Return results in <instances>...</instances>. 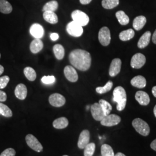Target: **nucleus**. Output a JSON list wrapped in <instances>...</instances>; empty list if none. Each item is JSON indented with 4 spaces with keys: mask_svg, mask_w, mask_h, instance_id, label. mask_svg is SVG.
Here are the masks:
<instances>
[{
    "mask_svg": "<svg viewBox=\"0 0 156 156\" xmlns=\"http://www.w3.org/2000/svg\"><path fill=\"white\" fill-rule=\"evenodd\" d=\"M152 41H153V42L154 44H156V30H155L154 33H153V35Z\"/></svg>",
    "mask_w": 156,
    "mask_h": 156,
    "instance_id": "37998d69",
    "label": "nucleus"
},
{
    "mask_svg": "<svg viewBox=\"0 0 156 156\" xmlns=\"http://www.w3.org/2000/svg\"><path fill=\"white\" fill-rule=\"evenodd\" d=\"M50 39H51L53 41H56L59 38V35L57 33H51L50 34Z\"/></svg>",
    "mask_w": 156,
    "mask_h": 156,
    "instance_id": "ea45409f",
    "label": "nucleus"
},
{
    "mask_svg": "<svg viewBox=\"0 0 156 156\" xmlns=\"http://www.w3.org/2000/svg\"><path fill=\"white\" fill-rule=\"evenodd\" d=\"M131 84L134 87L139 89H142L145 87V86H146V80L142 76H136L131 79Z\"/></svg>",
    "mask_w": 156,
    "mask_h": 156,
    "instance_id": "a211bd4d",
    "label": "nucleus"
},
{
    "mask_svg": "<svg viewBox=\"0 0 156 156\" xmlns=\"http://www.w3.org/2000/svg\"><path fill=\"white\" fill-rule=\"evenodd\" d=\"M146 62V57L142 53H136L133 56L131 60V66L133 68L139 69L143 67Z\"/></svg>",
    "mask_w": 156,
    "mask_h": 156,
    "instance_id": "9b49d317",
    "label": "nucleus"
},
{
    "mask_svg": "<svg viewBox=\"0 0 156 156\" xmlns=\"http://www.w3.org/2000/svg\"><path fill=\"white\" fill-rule=\"evenodd\" d=\"M10 80L8 76H4L0 78V89H3L7 86Z\"/></svg>",
    "mask_w": 156,
    "mask_h": 156,
    "instance_id": "e433bc0d",
    "label": "nucleus"
},
{
    "mask_svg": "<svg viewBox=\"0 0 156 156\" xmlns=\"http://www.w3.org/2000/svg\"><path fill=\"white\" fill-rule=\"evenodd\" d=\"M15 94L18 99L20 100H25L27 95V87L24 84H19L15 90Z\"/></svg>",
    "mask_w": 156,
    "mask_h": 156,
    "instance_id": "f3484780",
    "label": "nucleus"
},
{
    "mask_svg": "<svg viewBox=\"0 0 156 156\" xmlns=\"http://www.w3.org/2000/svg\"><path fill=\"white\" fill-rule=\"evenodd\" d=\"M64 73L66 78L71 82H76L78 80V73L75 69L70 66L65 67Z\"/></svg>",
    "mask_w": 156,
    "mask_h": 156,
    "instance_id": "4468645a",
    "label": "nucleus"
},
{
    "mask_svg": "<svg viewBox=\"0 0 156 156\" xmlns=\"http://www.w3.org/2000/svg\"><path fill=\"white\" fill-rule=\"evenodd\" d=\"M119 4V0H102V6L106 9H111L116 7Z\"/></svg>",
    "mask_w": 156,
    "mask_h": 156,
    "instance_id": "c756f323",
    "label": "nucleus"
},
{
    "mask_svg": "<svg viewBox=\"0 0 156 156\" xmlns=\"http://www.w3.org/2000/svg\"><path fill=\"white\" fill-rule=\"evenodd\" d=\"M113 82L112 81H108L107 83L103 87H98L96 88V91L98 94H104L106 93L107 92L109 91L112 89L113 87Z\"/></svg>",
    "mask_w": 156,
    "mask_h": 156,
    "instance_id": "72a5a7b5",
    "label": "nucleus"
},
{
    "mask_svg": "<svg viewBox=\"0 0 156 156\" xmlns=\"http://www.w3.org/2000/svg\"><path fill=\"white\" fill-rule=\"evenodd\" d=\"M67 31L68 33L73 37H79L83 33V29L82 26L72 21L67 24Z\"/></svg>",
    "mask_w": 156,
    "mask_h": 156,
    "instance_id": "39448f33",
    "label": "nucleus"
},
{
    "mask_svg": "<svg viewBox=\"0 0 156 156\" xmlns=\"http://www.w3.org/2000/svg\"><path fill=\"white\" fill-rule=\"evenodd\" d=\"M113 101L117 103V110L122 111L124 109L127 103V94L126 90L122 86H117L113 92Z\"/></svg>",
    "mask_w": 156,
    "mask_h": 156,
    "instance_id": "f03ea898",
    "label": "nucleus"
},
{
    "mask_svg": "<svg viewBox=\"0 0 156 156\" xmlns=\"http://www.w3.org/2000/svg\"><path fill=\"white\" fill-rule=\"evenodd\" d=\"M67 156V155H64V156Z\"/></svg>",
    "mask_w": 156,
    "mask_h": 156,
    "instance_id": "09e8293b",
    "label": "nucleus"
},
{
    "mask_svg": "<svg viewBox=\"0 0 156 156\" xmlns=\"http://www.w3.org/2000/svg\"><path fill=\"white\" fill-rule=\"evenodd\" d=\"M101 153L102 156H115L114 151L111 146L107 144L102 145Z\"/></svg>",
    "mask_w": 156,
    "mask_h": 156,
    "instance_id": "7c9ffc66",
    "label": "nucleus"
},
{
    "mask_svg": "<svg viewBox=\"0 0 156 156\" xmlns=\"http://www.w3.org/2000/svg\"><path fill=\"white\" fill-rule=\"evenodd\" d=\"M43 17L45 21L50 24H55L58 23V17L54 12H44Z\"/></svg>",
    "mask_w": 156,
    "mask_h": 156,
    "instance_id": "412c9836",
    "label": "nucleus"
},
{
    "mask_svg": "<svg viewBox=\"0 0 156 156\" xmlns=\"http://www.w3.org/2000/svg\"><path fill=\"white\" fill-rule=\"evenodd\" d=\"M80 2L83 5H87L90 4L92 0H79Z\"/></svg>",
    "mask_w": 156,
    "mask_h": 156,
    "instance_id": "79ce46f5",
    "label": "nucleus"
},
{
    "mask_svg": "<svg viewBox=\"0 0 156 156\" xmlns=\"http://www.w3.org/2000/svg\"><path fill=\"white\" fill-rule=\"evenodd\" d=\"M69 60L73 66L82 71H87L91 66V57L89 53L86 50H73L69 55Z\"/></svg>",
    "mask_w": 156,
    "mask_h": 156,
    "instance_id": "f257e3e1",
    "label": "nucleus"
},
{
    "mask_svg": "<svg viewBox=\"0 0 156 156\" xmlns=\"http://www.w3.org/2000/svg\"><path fill=\"white\" fill-rule=\"evenodd\" d=\"M111 33L109 29L107 27H104L100 29L98 33V40L102 46H106L111 42Z\"/></svg>",
    "mask_w": 156,
    "mask_h": 156,
    "instance_id": "6e6552de",
    "label": "nucleus"
},
{
    "mask_svg": "<svg viewBox=\"0 0 156 156\" xmlns=\"http://www.w3.org/2000/svg\"><path fill=\"white\" fill-rule=\"evenodd\" d=\"M116 16L119 23L121 25H127L129 23V19L128 16L123 11H119L116 13Z\"/></svg>",
    "mask_w": 156,
    "mask_h": 156,
    "instance_id": "a878e982",
    "label": "nucleus"
},
{
    "mask_svg": "<svg viewBox=\"0 0 156 156\" xmlns=\"http://www.w3.org/2000/svg\"><path fill=\"white\" fill-rule=\"evenodd\" d=\"M135 32L133 29H128L121 32L119 34V38L123 41H127L133 38Z\"/></svg>",
    "mask_w": 156,
    "mask_h": 156,
    "instance_id": "bb28decb",
    "label": "nucleus"
},
{
    "mask_svg": "<svg viewBox=\"0 0 156 156\" xmlns=\"http://www.w3.org/2000/svg\"><path fill=\"white\" fill-rule=\"evenodd\" d=\"M90 139V134L87 129H84L80 134L78 140V147L80 149H84L89 144Z\"/></svg>",
    "mask_w": 156,
    "mask_h": 156,
    "instance_id": "f8f14e48",
    "label": "nucleus"
},
{
    "mask_svg": "<svg viewBox=\"0 0 156 156\" xmlns=\"http://www.w3.org/2000/svg\"><path fill=\"white\" fill-rule=\"evenodd\" d=\"M101 125L106 127H112L116 126L121 122V117L117 115L109 114L106 115L101 120Z\"/></svg>",
    "mask_w": 156,
    "mask_h": 156,
    "instance_id": "0eeeda50",
    "label": "nucleus"
},
{
    "mask_svg": "<svg viewBox=\"0 0 156 156\" xmlns=\"http://www.w3.org/2000/svg\"><path fill=\"white\" fill-rule=\"evenodd\" d=\"M151 33L150 31H146L140 38L138 42V47L140 49H144L149 45L151 41Z\"/></svg>",
    "mask_w": 156,
    "mask_h": 156,
    "instance_id": "aec40b11",
    "label": "nucleus"
},
{
    "mask_svg": "<svg viewBox=\"0 0 156 156\" xmlns=\"http://www.w3.org/2000/svg\"><path fill=\"white\" fill-rule=\"evenodd\" d=\"M90 110L92 116L96 121H101L105 116L99 103H94L91 106Z\"/></svg>",
    "mask_w": 156,
    "mask_h": 156,
    "instance_id": "1a4fd4ad",
    "label": "nucleus"
},
{
    "mask_svg": "<svg viewBox=\"0 0 156 156\" xmlns=\"http://www.w3.org/2000/svg\"><path fill=\"white\" fill-rule=\"evenodd\" d=\"M49 102L51 106L55 107H62L66 104V98L62 95L58 93H54L50 95Z\"/></svg>",
    "mask_w": 156,
    "mask_h": 156,
    "instance_id": "9d476101",
    "label": "nucleus"
},
{
    "mask_svg": "<svg viewBox=\"0 0 156 156\" xmlns=\"http://www.w3.org/2000/svg\"><path fill=\"white\" fill-rule=\"evenodd\" d=\"M4 71V67H3V66H2L0 65V75L3 73Z\"/></svg>",
    "mask_w": 156,
    "mask_h": 156,
    "instance_id": "a18cd8bd",
    "label": "nucleus"
},
{
    "mask_svg": "<svg viewBox=\"0 0 156 156\" xmlns=\"http://www.w3.org/2000/svg\"><path fill=\"white\" fill-rule=\"evenodd\" d=\"M0 115L6 117H11L13 113L11 109L5 104L0 102Z\"/></svg>",
    "mask_w": 156,
    "mask_h": 156,
    "instance_id": "2f4dec72",
    "label": "nucleus"
},
{
    "mask_svg": "<svg viewBox=\"0 0 156 156\" xmlns=\"http://www.w3.org/2000/svg\"><path fill=\"white\" fill-rule=\"evenodd\" d=\"M24 74L28 80L31 82L34 81L37 78L36 72L31 67H26L24 69Z\"/></svg>",
    "mask_w": 156,
    "mask_h": 156,
    "instance_id": "cd10ccee",
    "label": "nucleus"
},
{
    "mask_svg": "<svg viewBox=\"0 0 156 156\" xmlns=\"http://www.w3.org/2000/svg\"><path fill=\"white\" fill-rule=\"evenodd\" d=\"M153 112H154V115L155 116V117H156V105L154 106V109H153Z\"/></svg>",
    "mask_w": 156,
    "mask_h": 156,
    "instance_id": "de8ad7c7",
    "label": "nucleus"
},
{
    "mask_svg": "<svg viewBox=\"0 0 156 156\" xmlns=\"http://www.w3.org/2000/svg\"><path fill=\"white\" fill-rule=\"evenodd\" d=\"M0 58H1V54H0Z\"/></svg>",
    "mask_w": 156,
    "mask_h": 156,
    "instance_id": "8fccbe9b",
    "label": "nucleus"
},
{
    "mask_svg": "<svg viewBox=\"0 0 156 156\" xmlns=\"http://www.w3.org/2000/svg\"><path fill=\"white\" fill-rule=\"evenodd\" d=\"M12 11L11 4L6 0H0V12L4 14H9Z\"/></svg>",
    "mask_w": 156,
    "mask_h": 156,
    "instance_id": "393cba45",
    "label": "nucleus"
},
{
    "mask_svg": "<svg viewBox=\"0 0 156 156\" xmlns=\"http://www.w3.org/2000/svg\"><path fill=\"white\" fill-rule=\"evenodd\" d=\"M68 120L66 117H62L56 119L53 122V126L56 129H64L68 126Z\"/></svg>",
    "mask_w": 156,
    "mask_h": 156,
    "instance_id": "5701e85b",
    "label": "nucleus"
},
{
    "mask_svg": "<svg viewBox=\"0 0 156 156\" xmlns=\"http://www.w3.org/2000/svg\"><path fill=\"white\" fill-rule=\"evenodd\" d=\"M26 141L28 146L33 151L41 152L43 151V146L38 139L32 134H28L26 136Z\"/></svg>",
    "mask_w": 156,
    "mask_h": 156,
    "instance_id": "423d86ee",
    "label": "nucleus"
},
{
    "mask_svg": "<svg viewBox=\"0 0 156 156\" xmlns=\"http://www.w3.org/2000/svg\"><path fill=\"white\" fill-rule=\"evenodd\" d=\"M122 66V61L119 58H115L112 60L109 70V74L112 77L116 76L120 72Z\"/></svg>",
    "mask_w": 156,
    "mask_h": 156,
    "instance_id": "2eb2a0df",
    "label": "nucleus"
},
{
    "mask_svg": "<svg viewBox=\"0 0 156 156\" xmlns=\"http://www.w3.org/2000/svg\"><path fill=\"white\" fill-rule=\"evenodd\" d=\"M151 147L153 150L156 151V139L151 143Z\"/></svg>",
    "mask_w": 156,
    "mask_h": 156,
    "instance_id": "a19ab883",
    "label": "nucleus"
},
{
    "mask_svg": "<svg viewBox=\"0 0 156 156\" xmlns=\"http://www.w3.org/2000/svg\"><path fill=\"white\" fill-rule=\"evenodd\" d=\"M152 93L153 95L156 97V86H154L152 89Z\"/></svg>",
    "mask_w": 156,
    "mask_h": 156,
    "instance_id": "c03bdc74",
    "label": "nucleus"
},
{
    "mask_svg": "<svg viewBox=\"0 0 156 156\" xmlns=\"http://www.w3.org/2000/svg\"><path fill=\"white\" fill-rule=\"evenodd\" d=\"M115 156H126L125 154H124L123 153H120V152H119V153H117V154L115 155Z\"/></svg>",
    "mask_w": 156,
    "mask_h": 156,
    "instance_id": "49530a36",
    "label": "nucleus"
},
{
    "mask_svg": "<svg viewBox=\"0 0 156 156\" xmlns=\"http://www.w3.org/2000/svg\"><path fill=\"white\" fill-rule=\"evenodd\" d=\"M54 54L57 60H62L65 55V50L64 47L60 44H56L53 48Z\"/></svg>",
    "mask_w": 156,
    "mask_h": 156,
    "instance_id": "b1692460",
    "label": "nucleus"
},
{
    "mask_svg": "<svg viewBox=\"0 0 156 156\" xmlns=\"http://www.w3.org/2000/svg\"><path fill=\"white\" fill-rule=\"evenodd\" d=\"M135 99L140 105L143 106L147 105L150 102V97L145 91H138L135 94Z\"/></svg>",
    "mask_w": 156,
    "mask_h": 156,
    "instance_id": "dca6fc26",
    "label": "nucleus"
},
{
    "mask_svg": "<svg viewBox=\"0 0 156 156\" xmlns=\"http://www.w3.org/2000/svg\"><path fill=\"white\" fill-rule=\"evenodd\" d=\"M84 149V156H93L95 150V144L94 143H89Z\"/></svg>",
    "mask_w": 156,
    "mask_h": 156,
    "instance_id": "f704fd0d",
    "label": "nucleus"
},
{
    "mask_svg": "<svg viewBox=\"0 0 156 156\" xmlns=\"http://www.w3.org/2000/svg\"><path fill=\"white\" fill-rule=\"evenodd\" d=\"M132 125L136 132L142 136H146L150 133L151 129L149 124L140 118L134 119L132 122Z\"/></svg>",
    "mask_w": 156,
    "mask_h": 156,
    "instance_id": "7ed1b4c3",
    "label": "nucleus"
},
{
    "mask_svg": "<svg viewBox=\"0 0 156 156\" xmlns=\"http://www.w3.org/2000/svg\"><path fill=\"white\" fill-rule=\"evenodd\" d=\"M56 80V78L54 76H44L41 79V81L43 83L46 84H50L55 83Z\"/></svg>",
    "mask_w": 156,
    "mask_h": 156,
    "instance_id": "c9c22d12",
    "label": "nucleus"
},
{
    "mask_svg": "<svg viewBox=\"0 0 156 156\" xmlns=\"http://www.w3.org/2000/svg\"><path fill=\"white\" fill-rule=\"evenodd\" d=\"M146 23V18L144 16H139L135 17L133 21V27L135 30L139 31L144 27Z\"/></svg>",
    "mask_w": 156,
    "mask_h": 156,
    "instance_id": "4be33fe9",
    "label": "nucleus"
},
{
    "mask_svg": "<svg viewBox=\"0 0 156 156\" xmlns=\"http://www.w3.org/2000/svg\"><path fill=\"white\" fill-rule=\"evenodd\" d=\"M58 4L56 1L55 0L50 1L48 2L44 6L42 11H50L55 12V11H56V10L58 9Z\"/></svg>",
    "mask_w": 156,
    "mask_h": 156,
    "instance_id": "c85d7f7f",
    "label": "nucleus"
},
{
    "mask_svg": "<svg viewBox=\"0 0 156 156\" xmlns=\"http://www.w3.org/2000/svg\"><path fill=\"white\" fill-rule=\"evenodd\" d=\"M30 33L34 38L41 39L43 37L45 31L41 24L34 23L30 28Z\"/></svg>",
    "mask_w": 156,
    "mask_h": 156,
    "instance_id": "ddd939ff",
    "label": "nucleus"
},
{
    "mask_svg": "<svg viewBox=\"0 0 156 156\" xmlns=\"http://www.w3.org/2000/svg\"><path fill=\"white\" fill-rule=\"evenodd\" d=\"M7 99V95L4 91L0 90V102H4Z\"/></svg>",
    "mask_w": 156,
    "mask_h": 156,
    "instance_id": "58836bf2",
    "label": "nucleus"
},
{
    "mask_svg": "<svg viewBox=\"0 0 156 156\" xmlns=\"http://www.w3.org/2000/svg\"><path fill=\"white\" fill-rule=\"evenodd\" d=\"M16 151L13 148H8L5 151H3L0 156H15Z\"/></svg>",
    "mask_w": 156,
    "mask_h": 156,
    "instance_id": "4c0bfd02",
    "label": "nucleus"
},
{
    "mask_svg": "<svg viewBox=\"0 0 156 156\" xmlns=\"http://www.w3.org/2000/svg\"><path fill=\"white\" fill-rule=\"evenodd\" d=\"M43 48H44L43 42L40 39H36V38L34 39L30 46V50L34 54L38 53L43 49Z\"/></svg>",
    "mask_w": 156,
    "mask_h": 156,
    "instance_id": "6ab92c4d",
    "label": "nucleus"
},
{
    "mask_svg": "<svg viewBox=\"0 0 156 156\" xmlns=\"http://www.w3.org/2000/svg\"><path fill=\"white\" fill-rule=\"evenodd\" d=\"M73 21L78 23L81 26H85L89 22V17L83 12L80 10H75L71 13Z\"/></svg>",
    "mask_w": 156,
    "mask_h": 156,
    "instance_id": "20e7f679",
    "label": "nucleus"
},
{
    "mask_svg": "<svg viewBox=\"0 0 156 156\" xmlns=\"http://www.w3.org/2000/svg\"><path fill=\"white\" fill-rule=\"evenodd\" d=\"M99 104L104 112L105 116L109 115L112 109V106L111 105L108 101L104 100H100L99 101Z\"/></svg>",
    "mask_w": 156,
    "mask_h": 156,
    "instance_id": "473e14b6",
    "label": "nucleus"
}]
</instances>
